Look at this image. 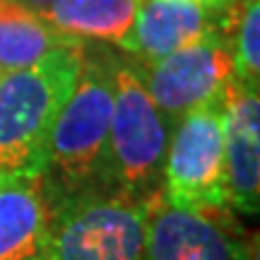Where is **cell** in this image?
<instances>
[{
	"instance_id": "6da1fadb",
	"label": "cell",
	"mask_w": 260,
	"mask_h": 260,
	"mask_svg": "<svg viewBox=\"0 0 260 260\" xmlns=\"http://www.w3.org/2000/svg\"><path fill=\"white\" fill-rule=\"evenodd\" d=\"M84 46H60L24 70L0 75V176H44L48 135L75 89Z\"/></svg>"
},
{
	"instance_id": "7a4b0ae2",
	"label": "cell",
	"mask_w": 260,
	"mask_h": 260,
	"mask_svg": "<svg viewBox=\"0 0 260 260\" xmlns=\"http://www.w3.org/2000/svg\"><path fill=\"white\" fill-rule=\"evenodd\" d=\"M152 200L109 183L48 193L46 260H145Z\"/></svg>"
},
{
	"instance_id": "3957f363",
	"label": "cell",
	"mask_w": 260,
	"mask_h": 260,
	"mask_svg": "<svg viewBox=\"0 0 260 260\" xmlns=\"http://www.w3.org/2000/svg\"><path fill=\"white\" fill-rule=\"evenodd\" d=\"M113 109V77L109 53H89L75 89L60 106L46 145V188L73 193L87 186L109 183V125Z\"/></svg>"
},
{
	"instance_id": "277c9868",
	"label": "cell",
	"mask_w": 260,
	"mask_h": 260,
	"mask_svg": "<svg viewBox=\"0 0 260 260\" xmlns=\"http://www.w3.org/2000/svg\"><path fill=\"white\" fill-rule=\"evenodd\" d=\"M113 109L109 125V186L135 198H154L161 190L171 123L152 102L142 65L111 56Z\"/></svg>"
},
{
	"instance_id": "5b68a950",
	"label": "cell",
	"mask_w": 260,
	"mask_h": 260,
	"mask_svg": "<svg viewBox=\"0 0 260 260\" xmlns=\"http://www.w3.org/2000/svg\"><path fill=\"white\" fill-rule=\"evenodd\" d=\"M161 198L195 212L232 210L224 167L222 99L181 116L169 135Z\"/></svg>"
},
{
	"instance_id": "8992f818",
	"label": "cell",
	"mask_w": 260,
	"mask_h": 260,
	"mask_svg": "<svg viewBox=\"0 0 260 260\" xmlns=\"http://www.w3.org/2000/svg\"><path fill=\"white\" fill-rule=\"evenodd\" d=\"M142 77L152 102L174 128L181 116L222 99L234 80L232 46L222 31H214L193 46L142 65Z\"/></svg>"
},
{
	"instance_id": "52a82bcc",
	"label": "cell",
	"mask_w": 260,
	"mask_h": 260,
	"mask_svg": "<svg viewBox=\"0 0 260 260\" xmlns=\"http://www.w3.org/2000/svg\"><path fill=\"white\" fill-rule=\"evenodd\" d=\"M232 212L171 207L159 190L147 217L145 260H258Z\"/></svg>"
},
{
	"instance_id": "ba28073f",
	"label": "cell",
	"mask_w": 260,
	"mask_h": 260,
	"mask_svg": "<svg viewBox=\"0 0 260 260\" xmlns=\"http://www.w3.org/2000/svg\"><path fill=\"white\" fill-rule=\"evenodd\" d=\"M224 167L234 212L258 214L260 207V99L258 84L234 77L222 94Z\"/></svg>"
},
{
	"instance_id": "9c48e42d",
	"label": "cell",
	"mask_w": 260,
	"mask_h": 260,
	"mask_svg": "<svg viewBox=\"0 0 260 260\" xmlns=\"http://www.w3.org/2000/svg\"><path fill=\"white\" fill-rule=\"evenodd\" d=\"M224 12L181 3V0H142L135 22L118 46L140 65H149L178 48L193 46L214 31H222Z\"/></svg>"
},
{
	"instance_id": "30bf717a",
	"label": "cell",
	"mask_w": 260,
	"mask_h": 260,
	"mask_svg": "<svg viewBox=\"0 0 260 260\" xmlns=\"http://www.w3.org/2000/svg\"><path fill=\"white\" fill-rule=\"evenodd\" d=\"M46 251L44 176H0V260H46Z\"/></svg>"
},
{
	"instance_id": "8fae6325",
	"label": "cell",
	"mask_w": 260,
	"mask_h": 260,
	"mask_svg": "<svg viewBox=\"0 0 260 260\" xmlns=\"http://www.w3.org/2000/svg\"><path fill=\"white\" fill-rule=\"evenodd\" d=\"M142 0H56L41 15L63 37L121 44Z\"/></svg>"
},
{
	"instance_id": "7c38bea8",
	"label": "cell",
	"mask_w": 260,
	"mask_h": 260,
	"mask_svg": "<svg viewBox=\"0 0 260 260\" xmlns=\"http://www.w3.org/2000/svg\"><path fill=\"white\" fill-rule=\"evenodd\" d=\"M73 44L82 41L63 37L41 12H34L15 0H0V75L24 70L51 51Z\"/></svg>"
},
{
	"instance_id": "4fadbf2b",
	"label": "cell",
	"mask_w": 260,
	"mask_h": 260,
	"mask_svg": "<svg viewBox=\"0 0 260 260\" xmlns=\"http://www.w3.org/2000/svg\"><path fill=\"white\" fill-rule=\"evenodd\" d=\"M181 3H195V5H203L212 12H224V10L232 8L236 0H181Z\"/></svg>"
},
{
	"instance_id": "5bb4252c",
	"label": "cell",
	"mask_w": 260,
	"mask_h": 260,
	"mask_svg": "<svg viewBox=\"0 0 260 260\" xmlns=\"http://www.w3.org/2000/svg\"><path fill=\"white\" fill-rule=\"evenodd\" d=\"M15 3L24 5V8H29V10H34V12H44V10H46L48 5H53L56 0H15Z\"/></svg>"
}]
</instances>
